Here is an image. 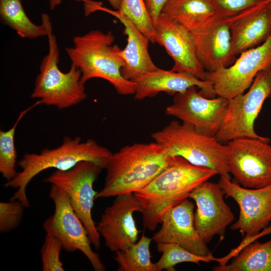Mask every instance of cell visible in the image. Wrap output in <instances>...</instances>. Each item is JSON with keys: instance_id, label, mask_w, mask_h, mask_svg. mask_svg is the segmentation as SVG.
Wrapping results in <instances>:
<instances>
[{"instance_id": "1", "label": "cell", "mask_w": 271, "mask_h": 271, "mask_svg": "<svg viewBox=\"0 0 271 271\" xmlns=\"http://www.w3.org/2000/svg\"><path fill=\"white\" fill-rule=\"evenodd\" d=\"M217 174L213 170L194 165L181 157H173L170 164L148 185L133 193L140 205L145 227L154 230L170 209Z\"/></svg>"}, {"instance_id": "2", "label": "cell", "mask_w": 271, "mask_h": 271, "mask_svg": "<svg viewBox=\"0 0 271 271\" xmlns=\"http://www.w3.org/2000/svg\"><path fill=\"white\" fill-rule=\"evenodd\" d=\"M173 157L156 142L134 143L108 157L102 189L95 199L134 193L148 185L171 163Z\"/></svg>"}, {"instance_id": "3", "label": "cell", "mask_w": 271, "mask_h": 271, "mask_svg": "<svg viewBox=\"0 0 271 271\" xmlns=\"http://www.w3.org/2000/svg\"><path fill=\"white\" fill-rule=\"evenodd\" d=\"M111 154L108 149L92 139L82 142L79 137H65L61 144L56 148H45L39 153L24 154L18 162L21 171L4 185L6 188L16 189L10 200H19L28 207L30 204L26 193L27 186L41 172L51 168L68 170L84 161L93 162L104 169Z\"/></svg>"}, {"instance_id": "4", "label": "cell", "mask_w": 271, "mask_h": 271, "mask_svg": "<svg viewBox=\"0 0 271 271\" xmlns=\"http://www.w3.org/2000/svg\"><path fill=\"white\" fill-rule=\"evenodd\" d=\"M114 40L110 31L91 30L73 37V45L66 48L65 51L71 64L80 70L84 84L94 78H101L110 83L119 94H134L136 83L122 76L124 61L119 54L121 49L113 45Z\"/></svg>"}, {"instance_id": "5", "label": "cell", "mask_w": 271, "mask_h": 271, "mask_svg": "<svg viewBox=\"0 0 271 271\" xmlns=\"http://www.w3.org/2000/svg\"><path fill=\"white\" fill-rule=\"evenodd\" d=\"M171 157L180 156L191 164L208 168L231 180L227 164V148L216 137L205 134L192 125L170 122L151 136Z\"/></svg>"}, {"instance_id": "6", "label": "cell", "mask_w": 271, "mask_h": 271, "mask_svg": "<svg viewBox=\"0 0 271 271\" xmlns=\"http://www.w3.org/2000/svg\"><path fill=\"white\" fill-rule=\"evenodd\" d=\"M47 37L48 53L41 62L31 97L38 99L41 104L63 109L81 102L87 95L78 67L71 64L66 73L59 68V51L52 26Z\"/></svg>"}, {"instance_id": "7", "label": "cell", "mask_w": 271, "mask_h": 271, "mask_svg": "<svg viewBox=\"0 0 271 271\" xmlns=\"http://www.w3.org/2000/svg\"><path fill=\"white\" fill-rule=\"evenodd\" d=\"M271 97V68L260 71L245 93L229 100L226 113L216 135L226 144L235 139L248 137L270 141L257 134L254 124L266 99Z\"/></svg>"}, {"instance_id": "8", "label": "cell", "mask_w": 271, "mask_h": 271, "mask_svg": "<svg viewBox=\"0 0 271 271\" xmlns=\"http://www.w3.org/2000/svg\"><path fill=\"white\" fill-rule=\"evenodd\" d=\"M100 166L90 161H82L66 171L56 170L44 179L63 190L71 205L83 222L92 244L97 249L100 245V235L92 218V210L97 193L93 184L101 171Z\"/></svg>"}, {"instance_id": "9", "label": "cell", "mask_w": 271, "mask_h": 271, "mask_svg": "<svg viewBox=\"0 0 271 271\" xmlns=\"http://www.w3.org/2000/svg\"><path fill=\"white\" fill-rule=\"evenodd\" d=\"M49 196L54 203V211L43 224L46 233L59 239L65 251H81L95 270H105L99 254L93 250L85 226L72 206L66 193L59 187L51 184Z\"/></svg>"}, {"instance_id": "10", "label": "cell", "mask_w": 271, "mask_h": 271, "mask_svg": "<svg viewBox=\"0 0 271 271\" xmlns=\"http://www.w3.org/2000/svg\"><path fill=\"white\" fill-rule=\"evenodd\" d=\"M270 141L248 137L226 144L229 173L241 186L258 189L271 184Z\"/></svg>"}, {"instance_id": "11", "label": "cell", "mask_w": 271, "mask_h": 271, "mask_svg": "<svg viewBox=\"0 0 271 271\" xmlns=\"http://www.w3.org/2000/svg\"><path fill=\"white\" fill-rule=\"evenodd\" d=\"M271 68V35L260 45L242 52L234 63L214 72L206 71L216 95L230 100L249 88L260 71Z\"/></svg>"}, {"instance_id": "12", "label": "cell", "mask_w": 271, "mask_h": 271, "mask_svg": "<svg viewBox=\"0 0 271 271\" xmlns=\"http://www.w3.org/2000/svg\"><path fill=\"white\" fill-rule=\"evenodd\" d=\"M226 197L233 198L239 207L237 221L231 226L238 230L242 241H254L271 222V184L258 189H250L220 176L218 182Z\"/></svg>"}, {"instance_id": "13", "label": "cell", "mask_w": 271, "mask_h": 271, "mask_svg": "<svg viewBox=\"0 0 271 271\" xmlns=\"http://www.w3.org/2000/svg\"><path fill=\"white\" fill-rule=\"evenodd\" d=\"M193 86L174 95L165 113L189 123L201 132L216 137L225 116L229 100L221 97L210 98Z\"/></svg>"}, {"instance_id": "14", "label": "cell", "mask_w": 271, "mask_h": 271, "mask_svg": "<svg viewBox=\"0 0 271 271\" xmlns=\"http://www.w3.org/2000/svg\"><path fill=\"white\" fill-rule=\"evenodd\" d=\"M224 193L218 183L206 181L190 193L188 198L196 205L194 224L200 236L207 243L215 235L224 238L226 227L234 220L230 208L224 200Z\"/></svg>"}, {"instance_id": "15", "label": "cell", "mask_w": 271, "mask_h": 271, "mask_svg": "<svg viewBox=\"0 0 271 271\" xmlns=\"http://www.w3.org/2000/svg\"><path fill=\"white\" fill-rule=\"evenodd\" d=\"M190 33L196 57L205 71L227 68L235 61L227 17L217 14Z\"/></svg>"}, {"instance_id": "16", "label": "cell", "mask_w": 271, "mask_h": 271, "mask_svg": "<svg viewBox=\"0 0 271 271\" xmlns=\"http://www.w3.org/2000/svg\"><path fill=\"white\" fill-rule=\"evenodd\" d=\"M140 210L133 193L115 196L113 203L106 208L96 227L110 250H123L137 241L140 231L133 214Z\"/></svg>"}, {"instance_id": "17", "label": "cell", "mask_w": 271, "mask_h": 271, "mask_svg": "<svg viewBox=\"0 0 271 271\" xmlns=\"http://www.w3.org/2000/svg\"><path fill=\"white\" fill-rule=\"evenodd\" d=\"M153 24L155 42L163 46L174 60L171 70L204 80L206 71L196 57L191 33L163 13Z\"/></svg>"}, {"instance_id": "18", "label": "cell", "mask_w": 271, "mask_h": 271, "mask_svg": "<svg viewBox=\"0 0 271 271\" xmlns=\"http://www.w3.org/2000/svg\"><path fill=\"white\" fill-rule=\"evenodd\" d=\"M194 204L186 198L164 215L160 229L152 240L157 243H175L196 254L212 253L200 236L194 224Z\"/></svg>"}, {"instance_id": "19", "label": "cell", "mask_w": 271, "mask_h": 271, "mask_svg": "<svg viewBox=\"0 0 271 271\" xmlns=\"http://www.w3.org/2000/svg\"><path fill=\"white\" fill-rule=\"evenodd\" d=\"M88 8L90 13L95 10L106 12L117 18L124 26L127 44L119 53L124 61L121 69L124 78L135 82L146 74L159 69L150 56V40L130 19L118 10H110L95 3H91Z\"/></svg>"}, {"instance_id": "20", "label": "cell", "mask_w": 271, "mask_h": 271, "mask_svg": "<svg viewBox=\"0 0 271 271\" xmlns=\"http://www.w3.org/2000/svg\"><path fill=\"white\" fill-rule=\"evenodd\" d=\"M227 20L236 56L260 45L271 35V3L262 0Z\"/></svg>"}, {"instance_id": "21", "label": "cell", "mask_w": 271, "mask_h": 271, "mask_svg": "<svg viewBox=\"0 0 271 271\" xmlns=\"http://www.w3.org/2000/svg\"><path fill=\"white\" fill-rule=\"evenodd\" d=\"M135 82L136 86L133 95L137 100L155 96L161 92L175 95L193 86L199 88V92L206 97L212 98L217 96L210 82L199 79L185 72L159 68L146 74Z\"/></svg>"}, {"instance_id": "22", "label": "cell", "mask_w": 271, "mask_h": 271, "mask_svg": "<svg viewBox=\"0 0 271 271\" xmlns=\"http://www.w3.org/2000/svg\"><path fill=\"white\" fill-rule=\"evenodd\" d=\"M161 13L190 33L217 15L208 0H168Z\"/></svg>"}, {"instance_id": "23", "label": "cell", "mask_w": 271, "mask_h": 271, "mask_svg": "<svg viewBox=\"0 0 271 271\" xmlns=\"http://www.w3.org/2000/svg\"><path fill=\"white\" fill-rule=\"evenodd\" d=\"M2 23L15 30L22 38L35 39L48 35L52 26L46 14H42V24H34L26 14L21 0H0Z\"/></svg>"}, {"instance_id": "24", "label": "cell", "mask_w": 271, "mask_h": 271, "mask_svg": "<svg viewBox=\"0 0 271 271\" xmlns=\"http://www.w3.org/2000/svg\"><path fill=\"white\" fill-rule=\"evenodd\" d=\"M214 271H271V239L264 243L256 240L244 246L231 262L212 267Z\"/></svg>"}, {"instance_id": "25", "label": "cell", "mask_w": 271, "mask_h": 271, "mask_svg": "<svg viewBox=\"0 0 271 271\" xmlns=\"http://www.w3.org/2000/svg\"><path fill=\"white\" fill-rule=\"evenodd\" d=\"M152 238L143 233L136 243L126 249L115 251L114 259L118 271H158L152 261L150 251Z\"/></svg>"}, {"instance_id": "26", "label": "cell", "mask_w": 271, "mask_h": 271, "mask_svg": "<svg viewBox=\"0 0 271 271\" xmlns=\"http://www.w3.org/2000/svg\"><path fill=\"white\" fill-rule=\"evenodd\" d=\"M157 250L162 253L159 260L156 262L158 271L165 269L176 270L175 266L182 262H191L200 265V262L209 263L214 261L221 264L223 258H217L212 255L203 256L194 253L175 243H157Z\"/></svg>"}, {"instance_id": "27", "label": "cell", "mask_w": 271, "mask_h": 271, "mask_svg": "<svg viewBox=\"0 0 271 271\" xmlns=\"http://www.w3.org/2000/svg\"><path fill=\"white\" fill-rule=\"evenodd\" d=\"M40 100L21 111L13 126L7 130H0V173L3 177L9 181L16 177L17 151L15 143V135L17 127L24 115L37 105L41 104Z\"/></svg>"}, {"instance_id": "28", "label": "cell", "mask_w": 271, "mask_h": 271, "mask_svg": "<svg viewBox=\"0 0 271 271\" xmlns=\"http://www.w3.org/2000/svg\"><path fill=\"white\" fill-rule=\"evenodd\" d=\"M118 11L130 19L150 42L155 43L153 22L144 0H122Z\"/></svg>"}, {"instance_id": "29", "label": "cell", "mask_w": 271, "mask_h": 271, "mask_svg": "<svg viewBox=\"0 0 271 271\" xmlns=\"http://www.w3.org/2000/svg\"><path fill=\"white\" fill-rule=\"evenodd\" d=\"M62 243L54 235L46 233L41 249V258L43 271H64L65 268L60 259L63 250Z\"/></svg>"}, {"instance_id": "30", "label": "cell", "mask_w": 271, "mask_h": 271, "mask_svg": "<svg viewBox=\"0 0 271 271\" xmlns=\"http://www.w3.org/2000/svg\"><path fill=\"white\" fill-rule=\"evenodd\" d=\"M25 207L17 200L0 202V233H8L16 229L22 221Z\"/></svg>"}, {"instance_id": "31", "label": "cell", "mask_w": 271, "mask_h": 271, "mask_svg": "<svg viewBox=\"0 0 271 271\" xmlns=\"http://www.w3.org/2000/svg\"><path fill=\"white\" fill-rule=\"evenodd\" d=\"M217 14L230 17L258 4L262 0H208Z\"/></svg>"}, {"instance_id": "32", "label": "cell", "mask_w": 271, "mask_h": 271, "mask_svg": "<svg viewBox=\"0 0 271 271\" xmlns=\"http://www.w3.org/2000/svg\"><path fill=\"white\" fill-rule=\"evenodd\" d=\"M153 23L158 19L162 10L168 0H144Z\"/></svg>"}, {"instance_id": "33", "label": "cell", "mask_w": 271, "mask_h": 271, "mask_svg": "<svg viewBox=\"0 0 271 271\" xmlns=\"http://www.w3.org/2000/svg\"><path fill=\"white\" fill-rule=\"evenodd\" d=\"M114 10H118L122 0H106Z\"/></svg>"}, {"instance_id": "34", "label": "cell", "mask_w": 271, "mask_h": 271, "mask_svg": "<svg viewBox=\"0 0 271 271\" xmlns=\"http://www.w3.org/2000/svg\"><path fill=\"white\" fill-rule=\"evenodd\" d=\"M63 0H49V6L52 11L60 5Z\"/></svg>"}, {"instance_id": "35", "label": "cell", "mask_w": 271, "mask_h": 271, "mask_svg": "<svg viewBox=\"0 0 271 271\" xmlns=\"http://www.w3.org/2000/svg\"><path fill=\"white\" fill-rule=\"evenodd\" d=\"M266 1H268V2H269L270 3H271V0H266Z\"/></svg>"}]
</instances>
